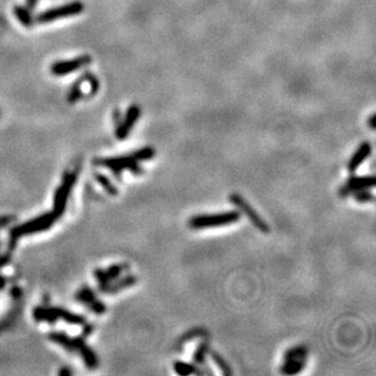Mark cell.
I'll return each instance as SVG.
<instances>
[{"label": "cell", "mask_w": 376, "mask_h": 376, "mask_svg": "<svg viewBox=\"0 0 376 376\" xmlns=\"http://www.w3.org/2000/svg\"><path fill=\"white\" fill-rule=\"evenodd\" d=\"M155 155L156 152L154 147L145 146L136 150L130 155L98 160L95 161V165L105 166V167L110 168L117 178H121V173H122L123 169H129L130 173L135 174V176H141V174H144V168L139 165V162L151 160V158L155 157Z\"/></svg>", "instance_id": "cell-1"}, {"label": "cell", "mask_w": 376, "mask_h": 376, "mask_svg": "<svg viewBox=\"0 0 376 376\" xmlns=\"http://www.w3.org/2000/svg\"><path fill=\"white\" fill-rule=\"evenodd\" d=\"M240 219V212L238 211H228L222 213H211V214H197L191 217L188 222L190 229L201 230L207 228L225 227V225L235 224Z\"/></svg>", "instance_id": "cell-2"}, {"label": "cell", "mask_w": 376, "mask_h": 376, "mask_svg": "<svg viewBox=\"0 0 376 376\" xmlns=\"http://www.w3.org/2000/svg\"><path fill=\"white\" fill-rule=\"evenodd\" d=\"M83 10H84V4L82 1H72L66 5H63V6L54 7V9H49L47 11L40 12L37 16V22L48 23L56 20H61V18L72 17V16L82 13Z\"/></svg>", "instance_id": "cell-3"}, {"label": "cell", "mask_w": 376, "mask_h": 376, "mask_svg": "<svg viewBox=\"0 0 376 376\" xmlns=\"http://www.w3.org/2000/svg\"><path fill=\"white\" fill-rule=\"evenodd\" d=\"M229 201L235 206L241 213H244L249 218V221L253 224V227H256L260 233L268 234L270 232V227L265 223L264 219L254 211V208L250 205L249 202L238 192H233L229 195Z\"/></svg>", "instance_id": "cell-4"}, {"label": "cell", "mask_w": 376, "mask_h": 376, "mask_svg": "<svg viewBox=\"0 0 376 376\" xmlns=\"http://www.w3.org/2000/svg\"><path fill=\"white\" fill-rule=\"evenodd\" d=\"M93 59L88 54L84 55L78 56L76 59H72V60H63V61H58V63H54L52 67H50V71L54 76H67V74L72 73V72L78 71L82 67H85L90 65Z\"/></svg>", "instance_id": "cell-5"}, {"label": "cell", "mask_w": 376, "mask_h": 376, "mask_svg": "<svg viewBox=\"0 0 376 376\" xmlns=\"http://www.w3.org/2000/svg\"><path fill=\"white\" fill-rule=\"evenodd\" d=\"M375 187V178L374 176H367V177H357L353 176L346 181L345 184L340 188L338 195L341 197H347L351 196L354 191L363 189H372Z\"/></svg>", "instance_id": "cell-6"}, {"label": "cell", "mask_w": 376, "mask_h": 376, "mask_svg": "<svg viewBox=\"0 0 376 376\" xmlns=\"http://www.w3.org/2000/svg\"><path fill=\"white\" fill-rule=\"evenodd\" d=\"M141 115V110L138 105H131V106L128 109L127 114H125V120L121 121L120 125H117L116 128V136L117 139L120 140H123V139L127 138L129 135L131 128L134 127V125L136 123V121L139 120Z\"/></svg>", "instance_id": "cell-7"}, {"label": "cell", "mask_w": 376, "mask_h": 376, "mask_svg": "<svg viewBox=\"0 0 376 376\" xmlns=\"http://www.w3.org/2000/svg\"><path fill=\"white\" fill-rule=\"evenodd\" d=\"M373 151V146L369 141H363L361 145H359L358 149L356 150L353 155H352L350 162H348L347 168L351 173H354L359 167H361L362 163L369 157L370 154Z\"/></svg>", "instance_id": "cell-8"}, {"label": "cell", "mask_w": 376, "mask_h": 376, "mask_svg": "<svg viewBox=\"0 0 376 376\" xmlns=\"http://www.w3.org/2000/svg\"><path fill=\"white\" fill-rule=\"evenodd\" d=\"M138 283V278L135 275H127L121 279H115L114 283L110 281L109 284L100 287V291L106 292V294H116V292L125 290L127 287H130Z\"/></svg>", "instance_id": "cell-9"}, {"label": "cell", "mask_w": 376, "mask_h": 376, "mask_svg": "<svg viewBox=\"0 0 376 376\" xmlns=\"http://www.w3.org/2000/svg\"><path fill=\"white\" fill-rule=\"evenodd\" d=\"M128 268V264H115L112 267H110L107 270L98 269L95 270V275L98 278L99 283H100V287L109 284L110 281L115 280L118 276L122 274L123 270H125Z\"/></svg>", "instance_id": "cell-10"}, {"label": "cell", "mask_w": 376, "mask_h": 376, "mask_svg": "<svg viewBox=\"0 0 376 376\" xmlns=\"http://www.w3.org/2000/svg\"><path fill=\"white\" fill-rule=\"evenodd\" d=\"M73 341V346L74 350H79L80 353H82L83 358H84L85 363H87L88 367L90 369H94V368L98 367V358H96L95 353L90 350V348L87 347V345L84 343L83 338H74Z\"/></svg>", "instance_id": "cell-11"}, {"label": "cell", "mask_w": 376, "mask_h": 376, "mask_svg": "<svg viewBox=\"0 0 376 376\" xmlns=\"http://www.w3.org/2000/svg\"><path fill=\"white\" fill-rule=\"evenodd\" d=\"M305 358H292V359H284V364L281 365L280 373L284 375H295L302 372L306 367Z\"/></svg>", "instance_id": "cell-12"}, {"label": "cell", "mask_w": 376, "mask_h": 376, "mask_svg": "<svg viewBox=\"0 0 376 376\" xmlns=\"http://www.w3.org/2000/svg\"><path fill=\"white\" fill-rule=\"evenodd\" d=\"M174 372L181 376H188V375H203L202 370L200 367H197L195 363H187V362L177 361L173 364Z\"/></svg>", "instance_id": "cell-13"}, {"label": "cell", "mask_w": 376, "mask_h": 376, "mask_svg": "<svg viewBox=\"0 0 376 376\" xmlns=\"http://www.w3.org/2000/svg\"><path fill=\"white\" fill-rule=\"evenodd\" d=\"M208 335L207 330L203 329V327H194V329L189 330V331L185 332L184 335H182L181 338H179L178 343H177V347H181V346L184 345V343L189 342V341L195 340V338L198 337H206Z\"/></svg>", "instance_id": "cell-14"}, {"label": "cell", "mask_w": 376, "mask_h": 376, "mask_svg": "<svg viewBox=\"0 0 376 376\" xmlns=\"http://www.w3.org/2000/svg\"><path fill=\"white\" fill-rule=\"evenodd\" d=\"M13 13L16 15L17 20L22 23L23 27L29 28L33 25V18H32L31 11L25 6H21V5H16L15 9H13Z\"/></svg>", "instance_id": "cell-15"}, {"label": "cell", "mask_w": 376, "mask_h": 376, "mask_svg": "<svg viewBox=\"0 0 376 376\" xmlns=\"http://www.w3.org/2000/svg\"><path fill=\"white\" fill-rule=\"evenodd\" d=\"M209 343L208 341H203L198 345V347L196 348V351L194 352V363L197 365V367H203L206 364V356L209 352Z\"/></svg>", "instance_id": "cell-16"}, {"label": "cell", "mask_w": 376, "mask_h": 376, "mask_svg": "<svg viewBox=\"0 0 376 376\" xmlns=\"http://www.w3.org/2000/svg\"><path fill=\"white\" fill-rule=\"evenodd\" d=\"M208 353H209V356H211L212 361H213L214 363H216L217 367H218V369L221 370L223 374L227 375V376L233 375L232 368H230V365L228 364L227 362H225V359L223 358L221 354L217 353V352H214V351H211V350H209Z\"/></svg>", "instance_id": "cell-17"}, {"label": "cell", "mask_w": 376, "mask_h": 376, "mask_svg": "<svg viewBox=\"0 0 376 376\" xmlns=\"http://www.w3.org/2000/svg\"><path fill=\"white\" fill-rule=\"evenodd\" d=\"M308 353V348L306 347L305 345H300V346H295V347L290 348L285 352L284 354V359H292V358H305L307 359Z\"/></svg>", "instance_id": "cell-18"}, {"label": "cell", "mask_w": 376, "mask_h": 376, "mask_svg": "<svg viewBox=\"0 0 376 376\" xmlns=\"http://www.w3.org/2000/svg\"><path fill=\"white\" fill-rule=\"evenodd\" d=\"M95 178H96V181H98L99 184H100L101 187H103L110 195H117L118 194L117 188L115 187L114 183L110 181V179L107 178L106 176H104V174H101V173H96Z\"/></svg>", "instance_id": "cell-19"}, {"label": "cell", "mask_w": 376, "mask_h": 376, "mask_svg": "<svg viewBox=\"0 0 376 376\" xmlns=\"http://www.w3.org/2000/svg\"><path fill=\"white\" fill-rule=\"evenodd\" d=\"M50 311H52L53 313L55 314L56 318L61 316V318L65 319V320L68 321V323H74V324H83L84 323V319H83L82 316L74 315V314L69 313V312H67V311H63V310H50Z\"/></svg>", "instance_id": "cell-20"}, {"label": "cell", "mask_w": 376, "mask_h": 376, "mask_svg": "<svg viewBox=\"0 0 376 376\" xmlns=\"http://www.w3.org/2000/svg\"><path fill=\"white\" fill-rule=\"evenodd\" d=\"M351 196H353V198L358 203H372V202H374V200H375L374 195L369 191V189H363V190H358V191H354Z\"/></svg>", "instance_id": "cell-21"}, {"label": "cell", "mask_w": 376, "mask_h": 376, "mask_svg": "<svg viewBox=\"0 0 376 376\" xmlns=\"http://www.w3.org/2000/svg\"><path fill=\"white\" fill-rule=\"evenodd\" d=\"M82 80H83V78H80V79H78L77 82L72 85L71 90H69V94H68V98H67L68 99V103H71V104L76 103L77 100H79V99L83 96Z\"/></svg>", "instance_id": "cell-22"}, {"label": "cell", "mask_w": 376, "mask_h": 376, "mask_svg": "<svg viewBox=\"0 0 376 376\" xmlns=\"http://www.w3.org/2000/svg\"><path fill=\"white\" fill-rule=\"evenodd\" d=\"M50 338H52V340H54V341H56V342L61 343V345H63V346H65L67 350H71V351L74 350L73 341L69 340V338L67 337V336H65V335H63V334H50Z\"/></svg>", "instance_id": "cell-23"}, {"label": "cell", "mask_w": 376, "mask_h": 376, "mask_svg": "<svg viewBox=\"0 0 376 376\" xmlns=\"http://www.w3.org/2000/svg\"><path fill=\"white\" fill-rule=\"evenodd\" d=\"M77 299L79 301H82V302L87 303V305H90V303L95 300V295H94V292L91 291V290L85 287V289L80 290V291L78 292Z\"/></svg>", "instance_id": "cell-24"}, {"label": "cell", "mask_w": 376, "mask_h": 376, "mask_svg": "<svg viewBox=\"0 0 376 376\" xmlns=\"http://www.w3.org/2000/svg\"><path fill=\"white\" fill-rule=\"evenodd\" d=\"M84 78H85V80H88V82H89V84H90V87H91L90 95H95L96 91L99 90V80H98V78L94 76V74L89 73V72H87V73H85Z\"/></svg>", "instance_id": "cell-25"}, {"label": "cell", "mask_w": 376, "mask_h": 376, "mask_svg": "<svg viewBox=\"0 0 376 376\" xmlns=\"http://www.w3.org/2000/svg\"><path fill=\"white\" fill-rule=\"evenodd\" d=\"M88 306H89L90 310L93 312H95L96 314H103V313H105V312H106V306H105L104 303H101L100 301H98L96 299Z\"/></svg>", "instance_id": "cell-26"}, {"label": "cell", "mask_w": 376, "mask_h": 376, "mask_svg": "<svg viewBox=\"0 0 376 376\" xmlns=\"http://www.w3.org/2000/svg\"><path fill=\"white\" fill-rule=\"evenodd\" d=\"M37 4H38V0H27L26 7L29 10V11H32V10L36 9Z\"/></svg>", "instance_id": "cell-27"}, {"label": "cell", "mask_w": 376, "mask_h": 376, "mask_svg": "<svg viewBox=\"0 0 376 376\" xmlns=\"http://www.w3.org/2000/svg\"><path fill=\"white\" fill-rule=\"evenodd\" d=\"M375 118H376V114H372V116L369 117V121H368V125H369V127L372 128L373 130L376 128V125H375Z\"/></svg>", "instance_id": "cell-28"}, {"label": "cell", "mask_w": 376, "mask_h": 376, "mask_svg": "<svg viewBox=\"0 0 376 376\" xmlns=\"http://www.w3.org/2000/svg\"><path fill=\"white\" fill-rule=\"evenodd\" d=\"M121 116H122V114L120 112V110H116V111H115V114H114V120H115V122H116L117 125H120L121 121H122L121 120Z\"/></svg>", "instance_id": "cell-29"}, {"label": "cell", "mask_w": 376, "mask_h": 376, "mask_svg": "<svg viewBox=\"0 0 376 376\" xmlns=\"http://www.w3.org/2000/svg\"><path fill=\"white\" fill-rule=\"evenodd\" d=\"M4 285H5V280L2 278H0V289H1V287H4Z\"/></svg>", "instance_id": "cell-30"}, {"label": "cell", "mask_w": 376, "mask_h": 376, "mask_svg": "<svg viewBox=\"0 0 376 376\" xmlns=\"http://www.w3.org/2000/svg\"><path fill=\"white\" fill-rule=\"evenodd\" d=\"M60 374H71V372H69V370H66V369H63V370H61V372H60Z\"/></svg>", "instance_id": "cell-31"}]
</instances>
